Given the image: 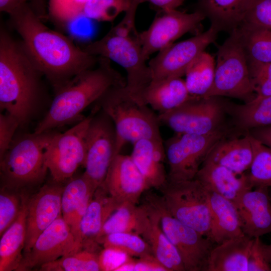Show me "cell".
I'll return each mask as SVG.
<instances>
[{
	"mask_svg": "<svg viewBox=\"0 0 271 271\" xmlns=\"http://www.w3.org/2000/svg\"><path fill=\"white\" fill-rule=\"evenodd\" d=\"M94 114L82 118L63 133H55L45 154V164L53 181L62 183L70 179L83 166L85 137Z\"/></svg>",
	"mask_w": 271,
	"mask_h": 271,
	"instance_id": "12",
	"label": "cell"
},
{
	"mask_svg": "<svg viewBox=\"0 0 271 271\" xmlns=\"http://www.w3.org/2000/svg\"><path fill=\"white\" fill-rule=\"evenodd\" d=\"M267 189H248L234 203L243 232L250 238L271 232V201Z\"/></svg>",
	"mask_w": 271,
	"mask_h": 271,
	"instance_id": "19",
	"label": "cell"
},
{
	"mask_svg": "<svg viewBox=\"0 0 271 271\" xmlns=\"http://www.w3.org/2000/svg\"><path fill=\"white\" fill-rule=\"evenodd\" d=\"M207 192L211 216V241L218 244L244 235L234 203L215 192Z\"/></svg>",
	"mask_w": 271,
	"mask_h": 271,
	"instance_id": "22",
	"label": "cell"
},
{
	"mask_svg": "<svg viewBox=\"0 0 271 271\" xmlns=\"http://www.w3.org/2000/svg\"><path fill=\"white\" fill-rule=\"evenodd\" d=\"M159 190L167 209L174 217L210 239L207 192L197 179L168 180Z\"/></svg>",
	"mask_w": 271,
	"mask_h": 271,
	"instance_id": "9",
	"label": "cell"
},
{
	"mask_svg": "<svg viewBox=\"0 0 271 271\" xmlns=\"http://www.w3.org/2000/svg\"><path fill=\"white\" fill-rule=\"evenodd\" d=\"M268 245L264 244L260 237L253 238L248 259L247 271H270Z\"/></svg>",
	"mask_w": 271,
	"mask_h": 271,
	"instance_id": "42",
	"label": "cell"
},
{
	"mask_svg": "<svg viewBox=\"0 0 271 271\" xmlns=\"http://www.w3.org/2000/svg\"><path fill=\"white\" fill-rule=\"evenodd\" d=\"M249 134V133H248ZM253 150V159L247 179L252 188L271 187V149L249 134Z\"/></svg>",
	"mask_w": 271,
	"mask_h": 271,
	"instance_id": "35",
	"label": "cell"
},
{
	"mask_svg": "<svg viewBox=\"0 0 271 271\" xmlns=\"http://www.w3.org/2000/svg\"><path fill=\"white\" fill-rule=\"evenodd\" d=\"M248 64L250 78L256 96H270L271 63Z\"/></svg>",
	"mask_w": 271,
	"mask_h": 271,
	"instance_id": "41",
	"label": "cell"
},
{
	"mask_svg": "<svg viewBox=\"0 0 271 271\" xmlns=\"http://www.w3.org/2000/svg\"><path fill=\"white\" fill-rule=\"evenodd\" d=\"M141 4L140 0H131L119 23L101 39L83 48L89 54L107 58L122 67L126 74L125 89L132 97L143 103L142 96L152 76L135 25L137 8Z\"/></svg>",
	"mask_w": 271,
	"mask_h": 271,
	"instance_id": "4",
	"label": "cell"
},
{
	"mask_svg": "<svg viewBox=\"0 0 271 271\" xmlns=\"http://www.w3.org/2000/svg\"><path fill=\"white\" fill-rule=\"evenodd\" d=\"M87 0H48V19L58 28L64 29L82 17Z\"/></svg>",
	"mask_w": 271,
	"mask_h": 271,
	"instance_id": "39",
	"label": "cell"
},
{
	"mask_svg": "<svg viewBox=\"0 0 271 271\" xmlns=\"http://www.w3.org/2000/svg\"><path fill=\"white\" fill-rule=\"evenodd\" d=\"M9 15V24L20 37L37 66L54 90L94 66L99 57L89 54L73 39L45 25L47 10L26 4Z\"/></svg>",
	"mask_w": 271,
	"mask_h": 271,
	"instance_id": "1",
	"label": "cell"
},
{
	"mask_svg": "<svg viewBox=\"0 0 271 271\" xmlns=\"http://www.w3.org/2000/svg\"><path fill=\"white\" fill-rule=\"evenodd\" d=\"M63 187L46 185L28 200L26 238L23 256L38 236L62 215L61 196Z\"/></svg>",
	"mask_w": 271,
	"mask_h": 271,
	"instance_id": "18",
	"label": "cell"
},
{
	"mask_svg": "<svg viewBox=\"0 0 271 271\" xmlns=\"http://www.w3.org/2000/svg\"><path fill=\"white\" fill-rule=\"evenodd\" d=\"M130 155L144 177L148 189L159 190L168 181L163 141L143 139L134 143Z\"/></svg>",
	"mask_w": 271,
	"mask_h": 271,
	"instance_id": "20",
	"label": "cell"
},
{
	"mask_svg": "<svg viewBox=\"0 0 271 271\" xmlns=\"http://www.w3.org/2000/svg\"><path fill=\"white\" fill-rule=\"evenodd\" d=\"M28 199L23 196L20 212L1 236L0 271L17 270L23 258L26 238Z\"/></svg>",
	"mask_w": 271,
	"mask_h": 271,
	"instance_id": "28",
	"label": "cell"
},
{
	"mask_svg": "<svg viewBox=\"0 0 271 271\" xmlns=\"http://www.w3.org/2000/svg\"><path fill=\"white\" fill-rule=\"evenodd\" d=\"M225 103L216 96H194L176 108L158 114V118L175 133L207 134L224 126Z\"/></svg>",
	"mask_w": 271,
	"mask_h": 271,
	"instance_id": "11",
	"label": "cell"
},
{
	"mask_svg": "<svg viewBox=\"0 0 271 271\" xmlns=\"http://www.w3.org/2000/svg\"><path fill=\"white\" fill-rule=\"evenodd\" d=\"M255 96L247 58L235 29L219 48L212 85L202 97L227 96L245 103Z\"/></svg>",
	"mask_w": 271,
	"mask_h": 271,
	"instance_id": "7",
	"label": "cell"
},
{
	"mask_svg": "<svg viewBox=\"0 0 271 271\" xmlns=\"http://www.w3.org/2000/svg\"><path fill=\"white\" fill-rule=\"evenodd\" d=\"M220 30L212 23L206 31L179 43H174L158 52L148 63L152 80L185 75L191 64L215 41Z\"/></svg>",
	"mask_w": 271,
	"mask_h": 271,
	"instance_id": "14",
	"label": "cell"
},
{
	"mask_svg": "<svg viewBox=\"0 0 271 271\" xmlns=\"http://www.w3.org/2000/svg\"><path fill=\"white\" fill-rule=\"evenodd\" d=\"M45 77L21 39L0 25V107L25 124L44 94Z\"/></svg>",
	"mask_w": 271,
	"mask_h": 271,
	"instance_id": "2",
	"label": "cell"
},
{
	"mask_svg": "<svg viewBox=\"0 0 271 271\" xmlns=\"http://www.w3.org/2000/svg\"><path fill=\"white\" fill-rule=\"evenodd\" d=\"M195 179L204 188L215 192L234 203L245 191L252 189L247 175H238L229 169L205 160Z\"/></svg>",
	"mask_w": 271,
	"mask_h": 271,
	"instance_id": "21",
	"label": "cell"
},
{
	"mask_svg": "<svg viewBox=\"0 0 271 271\" xmlns=\"http://www.w3.org/2000/svg\"><path fill=\"white\" fill-rule=\"evenodd\" d=\"M215 65L213 57L205 51L191 64L186 73L185 83L189 93L202 97L212 85Z\"/></svg>",
	"mask_w": 271,
	"mask_h": 271,
	"instance_id": "34",
	"label": "cell"
},
{
	"mask_svg": "<svg viewBox=\"0 0 271 271\" xmlns=\"http://www.w3.org/2000/svg\"><path fill=\"white\" fill-rule=\"evenodd\" d=\"M229 131L224 126L205 134L178 133L164 143L169 167L168 180L178 182L195 178L211 150Z\"/></svg>",
	"mask_w": 271,
	"mask_h": 271,
	"instance_id": "8",
	"label": "cell"
},
{
	"mask_svg": "<svg viewBox=\"0 0 271 271\" xmlns=\"http://www.w3.org/2000/svg\"><path fill=\"white\" fill-rule=\"evenodd\" d=\"M94 114L85 137V157L83 175L97 189L104 181L116 156V132L109 117L100 109Z\"/></svg>",
	"mask_w": 271,
	"mask_h": 271,
	"instance_id": "13",
	"label": "cell"
},
{
	"mask_svg": "<svg viewBox=\"0 0 271 271\" xmlns=\"http://www.w3.org/2000/svg\"><path fill=\"white\" fill-rule=\"evenodd\" d=\"M20 126L18 121L6 112L0 115V158L7 151L12 143L14 133Z\"/></svg>",
	"mask_w": 271,
	"mask_h": 271,
	"instance_id": "44",
	"label": "cell"
},
{
	"mask_svg": "<svg viewBox=\"0 0 271 271\" xmlns=\"http://www.w3.org/2000/svg\"><path fill=\"white\" fill-rule=\"evenodd\" d=\"M142 3L149 2L162 10L176 9L182 6L185 0H141Z\"/></svg>",
	"mask_w": 271,
	"mask_h": 271,
	"instance_id": "49",
	"label": "cell"
},
{
	"mask_svg": "<svg viewBox=\"0 0 271 271\" xmlns=\"http://www.w3.org/2000/svg\"><path fill=\"white\" fill-rule=\"evenodd\" d=\"M253 155L250 137L247 133L241 138L228 140L224 138L214 146L205 160L242 175L250 169Z\"/></svg>",
	"mask_w": 271,
	"mask_h": 271,
	"instance_id": "25",
	"label": "cell"
},
{
	"mask_svg": "<svg viewBox=\"0 0 271 271\" xmlns=\"http://www.w3.org/2000/svg\"><path fill=\"white\" fill-rule=\"evenodd\" d=\"M247 133L271 149V125L255 128L249 130Z\"/></svg>",
	"mask_w": 271,
	"mask_h": 271,
	"instance_id": "48",
	"label": "cell"
},
{
	"mask_svg": "<svg viewBox=\"0 0 271 271\" xmlns=\"http://www.w3.org/2000/svg\"><path fill=\"white\" fill-rule=\"evenodd\" d=\"M150 208L147 225L142 234L151 247L153 254L168 271H185L176 248L164 232L159 213L149 202Z\"/></svg>",
	"mask_w": 271,
	"mask_h": 271,
	"instance_id": "29",
	"label": "cell"
},
{
	"mask_svg": "<svg viewBox=\"0 0 271 271\" xmlns=\"http://www.w3.org/2000/svg\"><path fill=\"white\" fill-rule=\"evenodd\" d=\"M248 63H271V29L242 23L236 28Z\"/></svg>",
	"mask_w": 271,
	"mask_h": 271,
	"instance_id": "33",
	"label": "cell"
},
{
	"mask_svg": "<svg viewBox=\"0 0 271 271\" xmlns=\"http://www.w3.org/2000/svg\"><path fill=\"white\" fill-rule=\"evenodd\" d=\"M120 205L100 185L96 190L80 223V239L83 244L94 246L109 217Z\"/></svg>",
	"mask_w": 271,
	"mask_h": 271,
	"instance_id": "26",
	"label": "cell"
},
{
	"mask_svg": "<svg viewBox=\"0 0 271 271\" xmlns=\"http://www.w3.org/2000/svg\"><path fill=\"white\" fill-rule=\"evenodd\" d=\"M46 271L101 270L99 255L91 249H81L40 267Z\"/></svg>",
	"mask_w": 271,
	"mask_h": 271,
	"instance_id": "36",
	"label": "cell"
},
{
	"mask_svg": "<svg viewBox=\"0 0 271 271\" xmlns=\"http://www.w3.org/2000/svg\"><path fill=\"white\" fill-rule=\"evenodd\" d=\"M150 208L147 202L140 206L125 203L120 205L104 223L97 242L114 232H128L142 235L149 220Z\"/></svg>",
	"mask_w": 271,
	"mask_h": 271,
	"instance_id": "32",
	"label": "cell"
},
{
	"mask_svg": "<svg viewBox=\"0 0 271 271\" xmlns=\"http://www.w3.org/2000/svg\"><path fill=\"white\" fill-rule=\"evenodd\" d=\"M268 252H269L270 260L271 262V244L269 245H268Z\"/></svg>",
	"mask_w": 271,
	"mask_h": 271,
	"instance_id": "50",
	"label": "cell"
},
{
	"mask_svg": "<svg viewBox=\"0 0 271 271\" xmlns=\"http://www.w3.org/2000/svg\"><path fill=\"white\" fill-rule=\"evenodd\" d=\"M101 185L120 206L137 204L143 193L149 189L130 156L120 153L114 158Z\"/></svg>",
	"mask_w": 271,
	"mask_h": 271,
	"instance_id": "17",
	"label": "cell"
},
{
	"mask_svg": "<svg viewBox=\"0 0 271 271\" xmlns=\"http://www.w3.org/2000/svg\"><path fill=\"white\" fill-rule=\"evenodd\" d=\"M128 255L116 250L104 249L99 254L101 270H113L130 258Z\"/></svg>",
	"mask_w": 271,
	"mask_h": 271,
	"instance_id": "45",
	"label": "cell"
},
{
	"mask_svg": "<svg viewBox=\"0 0 271 271\" xmlns=\"http://www.w3.org/2000/svg\"><path fill=\"white\" fill-rule=\"evenodd\" d=\"M98 243L104 249L123 252L139 257L153 254L148 243L140 235L128 232H114L107 234Z\"/></svg>",
	"mask_w": 271,
	"mask_h": 271,
	"instance_id": "37",
	"label": "cell"
},
{
	"mask_svg": "<svg viewBox=\"0 0 271 271\" xmlns=\"http://www.w3.org/2000/svg\"><path fill=\"white\" fill-rule=\"evenodd\" d=\"M45 6L43 0H0V12L8 15L26 4Z\"/></svg>",
	"mask_w": 271,
	"mask_h": 271,
	"instance_id": "47",
	"label": "cell"
},
{
	"mask_svg": "<svg viewBox=\"0 0 271 271\" xmlns=\"http://www.w3.org/2000/svg\"><path fill=\"white\" fill-rule=\"evenodd\" d=\"M253 238L244 235L215 244L210 251L206 271H247Z\"/></svg>",
	"mask_w": 271,
	"mask_h": 271,
	"instance_id": "27",
	"label": "cell"
},
{
	"mask_svg": "<svg viewBox=\"0 0 271 271\" xmlns=\"http://www.w3.org/2000/svg\"><path fill=\"white\" fill-rule=\"evenodd\" d=\"M253 0H198V9L220 30H230L244 21Z\"/></svg>",
	"mask_w": 271,
	"mask_h": 271,
	"instance_id": "30",
	"label": "cell"
},
{
	"mask_svg": "<svg viewBox=\"0 0 271 271\" xmlns=\"http://www.w3.org/2000/svg\"><path fill=\"white\" fill-rule=\"evenodd\" d=\"M146 201L157 210L162 228L177 250L185 271H206L210 251L215 245L210 239L174 217L161 196L151 194Z\"/></svg>",
	"mask_w": 271,
	"mask_h": 271,
	"instance_id": "10",
	"label": "cell"
},
{
	"mask_svg": "<svg viewBox=\"0 0 271 271\" xmlns=\"http://www.w3.org/2000/svg\"><path fill=\"white\" fill-rule=\"evenodd\" d=\"M131 0H87L82 17L99 22H110L129 8Z\"/></svg>",
	"mask_w": 271,
	"mask_h": 271,
	"instance_id": "38",
	"label": "cell"
},
{
	"mask_svg": "<svg viewBox=\"0 0 271 271\" xmlns=\"http://www.w3.org/2000/svg\"><path fill=\"white\" fill-rule=\"evenodd\" d=\"M125 85L126 79L112 67L111 61L99 57L94 66L54 90L49 109L34 132L51 131L76 120L87 106L96 102L109 89Z\"/></svg>",
	"mask_w": 271,
	"mask_h": 271,
	"instance_id": "3",
	"label": "cell"
},
{
	"mask_svg": "<svg viewBox=\"0 0 271 271\" xmlns=\"http://www.w3.org/2000/svg\"><path fill=\"white\" fill-rule=\"evenodd\" d=\"M226 112L232 118L235 127L248 131L271 125V95L255 97L242 104L225 102Z\"/></svg>",
	"mask_w": 271,
	"mask_h": 271,
	"instance_id": "31",
	"label": "cell"
},
{
	"mask_svg": "<svg viewBox=\"0 0 271 271\" xmlns=\"http://www.w3.org/2000/svg\"><path fill=\"white\" fill-rule=\"evenodd\" d=\"M55 133L27 134L12 142L1 159L5 187L18 189L41 182L48 170L45 154Z\"/></svg>",
	"mask_w": 271,
	"mask_h": 271,
	"instance_id": "6",
	"label": "cell"
},
{
	"mask_svg": "<svg viewBox=\"0 0 271 271\" xmlns=\"http://www.w3.org/2000/svg\"><path fill=\"white\" fill-rule=\"evenodd\" d=\"M96 190L82 174L69 181L62 191V216L82 244L80 239V221Z\"/></svg>",
	"mask_w": 271,
	"mask_h": 271,
	"instance_id": "23",
	"label": "cell"
},
{
	"mask_svg": "<svg viewBox=\"0 0 271 271\" xmlns=\"http://www.w3.org/2000/svg\"><path fill=\"white\" fill-rule=\"evenodd\" d=\"M23 197L2 190L0 194V236L14 223L21 209Z\"/></svg>",
	"mask_w": 271,
	"mask_h": 271,
	"instance_id": "40",
	"label": "cell"
},
{
	"mask_svg": "<svg viewBox=\"0 0 271 271\" xmlns=\"http://www.w3.org/2000/svg\"><path fill=\"white\" fill-rule=\"evenodd\" d=\"M206 17L198 10L188 13L176 9H161L149 27L139 33V40L146 59L194 29Z\"/></svg>",
	"mask_w": 271,
	"mask_h": 271,
	"instance_id": "15",
	"label": "cell"
},
{
	"mask_svg": "<svg viewBox=\"0 0 271 271\" xmlns=\"http://www.w3.org/2000/svg\"><path fill=\"white\" fill-rule=\"evenodd\" d=\"M193 97L182 77H169L152 80L143 93L142 101L160 114L176 108Z\"/></svg>",
	"mask_w": 271,
	"mask_h": 271,
	"instance_id": "24",
	"label": "cell"
},
{
	"mask_svg": "<svg viewBox=\"0 0 271 271\" xmlns=\"http://www.w3.org/2000/svg\"><path fill=\"white\" fill-rule=\"evenodd\" d=\"M96 102L114 124L116 155L126 143L133 144L143 139L163 141L158 115L132 97L125 86L110 88Z\"/></svg>",
	"mask_w": 271,
	"mask_h": 271,
	"instance_id": "5",
	"label": "cell"
},
{
	"mask_svg": "<svg viewBox=\"0 0 271 271\" xmlns=\"http://www.w3.org/2000/svg\"><path fill=\"white\" fill-rule=\"evenodd\" d=\"M82 246L61 215L38 236L24 255L17 270L40 267L76 252Z\"/></svg>",
	"mask_w": 271,
	"mask_h": 271,
	"instance_id": "16",
	"label": "cell"
},
{
	"mask_svg": "<svg viewBox=\"0 0 271 271\" xmlns=\"http://www.w3.org/2000/svg\"><path fill=\"white\" fill-rule=\"evenodd\" d=\"M243 23L271 29V0H253Z\"/></svg>",
	"mask_w": 271,
	"mask_h": 271,
	"instance_id": "43",
	"label": "cell"
},
{
	"mask_svg": "<svg viewBox=\"0 0 271 271\" xmlns=\"http://www.w3.org/2000/svg\"><path fill=\"white\" fill-rule=\"evenodd\" d=\"M134 271L168 270L153 254H149L134 260Z\"/></svg>",
	"mask_w": 271,
	"mask_h": 271,
	"instance_id": "46",
	"label": "cell"
}]
</instances>
